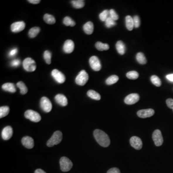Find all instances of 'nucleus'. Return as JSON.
I'll return each instance as SVG.
<instances>
[{"instance_id": "obj_1", "label": "nucleus", "mask_w": 173, "mask_h": 173, "mask_svg": "<svg viewBox=\"0 0 173 173\" xmlns=\"http://www.w3.org/2000/svg\"><path fill=\"white\" fill-rule=\"evenodd\" d=\"M93 135L97 142L101 146L107 147L109 146L110 140L106 133L100 129H96L94 131Z\"/></svg>"}, {"instance_id": "obj_2", "label": "nucleus", "mask_w": 173, "mask_h": 173, "mask_svg": "<svg viewBox=\"0 0 173 173\" xmlns=\"http://www.w3.org/2000/svg\"><path fill=\"white\" fill-rule=\"evenodd\" d=\"M62 138V133L60 131H56L53 133L52 137L48 140L47 143V145L49 147H52L54 145H57L61 142Z\"/></svg>"}, {"instance_id": "obj_3", "label": "nucleus", "mask_w": 173, "mask_h": 173, "mask_svg": "<svg viewBox=\"0 0 173 173\" xmlns=\"http://www.w3.org/2000/svg\"><path fill=\"white\" fill-rule=\"evenodd\" d=\"M24 69L28 72H33L36 70L37 65L36 62L31 58H27L23 62Z\"/></svg>"}, {"instance_id": "obj_4", "label": "nucleus", "mask_w": 173, "mask_h": 173, "mask_svg": "<svg viewBox=\"0 0 173 173\" xmlns=\"http://www.w3.org/2000/svg\"><path fill=\"white\" fill-rule=\"evenodd\" d=\"M60 167L63 172H68L73 167V164L71 160L66 157H62L60 159Z\"/></svg>"}, {"instance_id": "obj_5", "label": "nucleus", "mask_w": 173, "mask_h": 173, "mask_svg": "<svg viewBox=\"0 0 173 173\" xmlns=\"http://www.w3.org/2000/svg\"><path fill=\"white\" fill-rule=\"evenodd\" d=\"M89 79V75L86 72L85 70H82L79 72L77 77L75 81L77 85L80 86H84L86 84Z\"/></svg>"}, {"instance_id": "obj_6", "label": "nucleus", "mask_w": 173, "mask_h": 173, "mask_svg": "<svg viewBox=\"0 0 173 173\" xmlns=\"http://www.w3.org/2000/svg\"><path fill=\"white\" fill-rule=\"evenodd\" d=\"M25 116L27 119L34 122H39L41 120L40 115L32 110H28L25 113Z\"/></svg>"}, {"instance_id": "obj_7", "label": "nucleus", "mask_w": 173, "mask_h": 173, "mask_svg": "<svg viewBox=\"0 0 173 173\" xmlns=\"http://www.w3.org/2000/svg\"><path fill=\"white\" fill-rule=\"evenodd\" d=\"M40 106L43 110L46 113H49L52 109V104L48 98L43 97L40 101Z\"/></svg>"}, {"instance_id": "obj_8", "label": "nucleus", "mask_w": 173, "mask_h": 173, "mask_svg": "<svg viewBox=\"0 0 173 173\" xmlns=\"http://www.w3.org/2000/svg\"><path fill=\"white\" fill-rule=\"evenodd\" d=\"M89 65L91 68L95 71H99L101 68V65L100 60L96 56H92L89 59Z\"/></svg>"}, {"instance_id": "obj_9", "label": "nucleus", "mask_w": 173, "mask_h": 173, "mask_svg": "<svg viewBox=\"0 0 173 173\" xmlns=\"http://www.w3.org/2000/svg\"><path fill=\"white\" fill-rule=\"evenodd\" d=\"M152 139L154 141L155 145L156 146H160L162 145L164 142V140L162 135L161 131L160 130L156 129L153 132Z\"/></svg>"}, {"instance_id": "obj_10", "label": "nucleus", "mask_w": 173, "mask_h": 173, "mask_svg": "<svg viewBox=\"0 0 173 173\" xmlns=\"http://www.w3.org/2000/svg\"><path fill=\"white\" fill-rule=\"evenodd\" d=\"M52 76L55 80L60 84L65 82V77L60 71L57 69H54L52 71Z\"/></svg>"}, {"instance_id": "obj_11", "label": "nucleus", "mask_w": 173, "mask_h": 173, "mask_svg": "<svg viewBox=\"0 0 173 173\" xmlns=\"http://www.w3.org/2000/svg\"><path fill=\"white\" fill-rule=\"evenodd\" d=\"M25 27L26 24L24 22H16L11 25V31L13 33H18L23 30Z\"/></svg>"}, {"instance_id": "obj_12", "label": "nucleus", "mask_w": 173, "mask_h": 173, "mask_svg": "<svg viewBox=\"0 0 173 173\" xmlns=\"http://www.w3.org/2000/svg\"><path fill=\"white\" fill-rule=\"evenodd\" d=\"M140 100V96L137 93H132L126 97L124 100L125 104L131 105L136 104Z\"/></svg>"}, {"instance_id": "obj_13", "label": "nucleus", "mask_w": 173, "mask_h": 173, "mask_svg": "<svg viewBox=\"0 0 173 173\" xmlns=\"http://www.w3.org/2000/svg\"><path fill=\"white\" fill-rule=\"evenodd\" d=\"M130 143L131 146L137 150L141 149L143 147V142L140 138L133 136L131 138L130 140Z\"/></svg>"}, {"instance_id": "obj_14", "label": "nucleus", "mask_w": 173, "mask_h": 173, "mask_svg": "<svg viewBox=\"0 0 173 173\" xmlns=\"http://www.w3.org/2000/svg\"><path fill=\"white\" fill-rule=\"evenodd\" d=\"M155 114V111L152 109L140 110L137 112V115L138 117L142 118H145L150 117Z\"/></svg>"}, {"instance_id": "obj_15", "label": "nucleus", "mask_w": 173, "mask_h": 173, "mask_svg": "<svg viewBox=\"0 0 173 173\" xmlns=\"http://www.w3.org/2000/svg\"><path fill=\"white\" fill-rule=\"evenodd\" d=\"M13 133V128L10 126H7L3 129L1 132V136L4 140H7L12 137Z\"/></svg>"}, {"instance_id": "obj_16", "label": "nucleus", "mask_w": 173, "mask_h": 173, "mask_svg": "<svg viewBox=\"0 0 173 173\" xmlns=\"http://www.w3.org/2000/svg\"><path fill=\"white\" fill-rule=\"evenodd\" d=\"M75 45L73 41L70 40H68L65 41L63 46V50L65 53H71L73 52Z\"/></svg>"}, {"instance_id": "obj_17", "label": "nucleus", "mask_w": 173, "mask_h": 173, "mask_svg": "<svg viewBox=\"0 0 173 173\" xmlns=\"http://www.w3.org/2000/svg\"><path fill=\"white\" fill-rule=\"evenodd\" d=\"M22 143L24 146L29 149L33 148L34 146L33 139L29 136L23 137L22 139Z\"/></svg>"}, {"instance_id": "obj_18", "label": "nucleus", "mask_w": 173, "mask_h": 173, "mask_svg": "<svg viewBox=\"0 0 173 173\" xmlns=\"http://www.w3.org/2000/svg\"><path fill=\"white\" fill-rule=\"evenodd\" d=\"M55 100L56 103L62 106H65L68 104L67 99L64 95L58 94L55 97Z\"/></svg>"}, {"instance_id": "obj_19", "label": "nucleus", "mask_w": 173, "mask_h": 173, "mask_svg": "<svg viewBox=\"0 0 173 173\" xmlns=\"http://www.w3.org/2000/svg\"><path fill=\"white\" fill-rule=\"evenodd\" d=\"M83 30L86 34L88 35L92 34L94 30V25L92 22L89 21L83 26Z\"/></svg>"}, {"instance_id": "obj_20", "label": "nucleus", "mask_w": 173, "mask_h": 173, "mask_svg": "<svg viewBox=\"0 0 173 173\" xmlns=\"http://www.w3.org/2000/svg\"><path fill=\"white\" fill-rule=\"evenodd\" d=\"M2 89L4 91L11 93H14L16 91V89L15 85L12 83H6L5 84H3Z\"/></svg>"}, {"instance_id": "obj_21", "label": "nucleus", "mask_w": 173, "mask_h": 173, "mask_svg": "<svg viewBox=\"0 0 173 173\" xmlns=\"http://www.w3.org/2000/svg\"><path fill=\"white\" fill-rule=\"evenodd\" d=\"M116 49L120 55H124L125 53V46L123 41L121 40L117 41L116 44Z\"/></svg>"}, {"instance_id": "obj_22", "label": "nucleus", "mask_w": 173, "mask_h": 173, "mask_svg": "<svg viewBox=\"0 0 173 173\" xmlns=\"http://www.w3.org/2000/svg\"><path fill=\"white\" fill-rule=\"evenodd\" d=\"M125 25L128 30H132V29L134 28V24L133 19L130 16H128L125 17Z\"/></svg>"}, {"instance_id": "obj_23", "label": "nucleus", "mask_w": 173, "mask_h": 173, "mask_svg": "<svg viewBox=\"0 0 173 173\" xmlns=\"http://www.w3.org/2000/svg\"><path fill=\"white\" fill-rule=\"evenodd\" d=\"M95 47L96 49L100 51H107L109 49V46L108 44L103 43L100 41L96 43Z\"/></svg>"}, {"instance_id": "obj_24", "label": "nucleus", "mask_w": 173, "mask_h": 173, "mask_svg": "<svg viewBox=\"0 0 173 173\" xmlns=\"http://www.w3.org/2000/svg\"><path fill=\"white\" fill-rule=\"evenodd\" d=\"M43 19L46 23L49 25L54 24L56 22L55 17L53 16L48 13H46L45 15H44Z\"/></svg>"}, {"instance_id": "obj_25", "label": "nucleus", "mask_w": 173, "mask_h": 173, "mask_svg": "<svg viewBox=\"0 0 173 173\" xmlns=\"http://www.w3.org/2000/svg\"><path fill=\"white\" fill-rule=\"evenodd\" d=\"M87 95L93 100L99 101L101 99V95L99 93L93 90H89L87 92Z\"/></svg>"}, {"instance_id": "obj_26", "label": "nucleus", "mask_w": 173, "mask_h": 173, "mask_svg": "<svg viewBox=\"0 0 173 173\" xmlns=\"http://www.w3.org/2000/svg\"><path fill=\"white\" fill-rule=\"evenodd\" d=\"M18 88H19L20 89V93L22 95L26 94L28 92V89L27 88V86H26L25 84L22 81H19L16 84Z\"/></svg>"}, {"instance_id": "obj_27", "label": "nucleus", "mask_w": 173, "mask_h": 173, "mask_svg": "<svg viewBox=\"0 0 173 173\" xmlns=\"http://www.w3.org/2000/svg\"><path fill=\"white\" fill-rule=\"evenodd\" d=\"M40 29L39 27H34L31 28L28 32V36L31 38H33L37 36L40 32Z\"/></svg>"}, {"instance_id": "obj_28", "label": "nucleus", "mask_w": 173, "mask_h": 173, "mask_svg": "<svg viewBox=\"0 0 173 173\" xmlns=\"http://www.w3.org/2000/svg\"><path fill=\"white\" fill-rule=\"evenodd\" d=\"M72 6L76 9H80L85 6L84 1L82 0H74L71 1Z\"/></svg>"}, {"instance_id": "obj_29", "label": "nucleus", "mask_w": 173, "mask_h": 173, "mask_svg": "<svg viewBox=\"0 0 173 173\" xmlns=\"http://www.w3.org/2000/svg\"><path fill=\"white\" fill-rule=\"evenodd\" d=\"M136 59L138 62L141 65L146 64L147 59L144 56V54L142 52H138L136 55Z\"/></svg>"}, {"instance_id": "obj_30", "label": "nucleus", "mask_w": 173, "mask_h": 173, "mask_svg": "<svg viewBox=\"0 0 173 173\" xmlns=\"http://www.w3.org/2000/svg\"><path fill=\"white\" fill-rule=\"evenodd\" d=\"M119 77L116 75H112L106 80V84L108 85H110L112 84H115L118 81Z\"/></svg>"}, {"instance_id": "obj_31", "label": "nucleus", "mask_w": 173, "mask_h": 173, "mask_svg": "<svg viewBox=\"0 0 173 173\" xmlns=\"http://www.w3.org/2000/svg\"><path fill=\"white\" fill-rule=\"evenodd\" d=\"M63 23L66 26L74 27L76 25V22L69 16L65 17L63 20Z\"/></svg>"}, {"instance_id": "obj_32", "label": "nucleus", "mask_w": 173, "mask_h": 173, "mask_svg": "<svg viewBox=\"0 0 173 173\" xmlns=\"http://www.w3.org/2000/svg\"><path fill=\"white\" fill-rule=\"evenodd\" d=\"M10 108L8 106H1L0 107V118H3L8 115L9 113Z\"/></svg>"}, {"instance_id": "obj_33", "label": "nucleus", "mask_w": 173, "mask_h": 173, "mask_svg": "<svg viewBox=\"0 0 173 173\" xmlns=\"http://www.w3.org/2000/svg\"><path fill=\"white\" fill-rule=\"evenodd\" d=\"M150 80L152 84L156 86H160L161 85V81L160 80V78L155 75H153L151 77Z\"/></svg>"}, {"instance_id": "obj_34", "label": "nucleus", "mask_w": 173, "mask_h": 173, "mask_svg": "<svg viewBox=\"0 0 173 173\" xmlns=\"http://www.w3.org/2000/svg\"><path fill=\"white\" fill-rule=\"evenodd\" d=\"M127 77L130 79H136L139 76V74L137 72L135 71H131L128 72L127 73Z\"/></svg>"}, {"instance_id": "obj_35", "label": "nucleus", "mask_w": 173, "mask_h": 173, "mask_svg": "<svg viewBox=\"0 0 173 173\" xmlns=\"http://www.w3.org/2000/svg\"><path fill=\"white\" fill-rule=\"evenodd\" d=\"M43 57L46 63L48 65H50L51 63V58H52V53L49 51H45L44 52Z\"/></svg>"}, {"instance_id": "obj_36", "label": "nucleus", "mask_w": 173, "mask_h": 173, "mask_svg": "<svg viewBox=\"0 0 173 173\" xmlns=\"http://www.w3.org/2000/svg\"><path fill=\"white\" fill-rule=\"evenodd\" d=\"M109 15V11L108 10H105L103 12H101L99 15V18L101 21H105L108 18V16Z\"/></svg>"}, {"instance_id": "obj_37", "label": "nucleus", "mask_w": 173, "mask_h": 173, "mask_svg": "<svg viewBox=\"0 0 173 173\" xmlns=\"http://www.w3.org/2000/svg\"><path fill=\"white\" fill-rule=\"evenodd\" d=\"M116 24L115 20H113V19H112L111 17H108L105 21V26L107 28H111L116 25Z\"/></svg>"}, {"instance_id": "obj_38", "label": "nucleus", "mask_w": 173, "mask_h": 173, "mask_svg": "<svg viewBox=\"0 0 173 173\" xmlns=\"http://www.w3.org/2000/svg\"><path fill=\"white\" fill-rule=\"evenodd\" d=\"M134 27L135 28H138L140 25V17L138 16H135L133 18Z\"/></svg>"}, {"instance_id": "obj_39", "label": "nucleus", "mask_w": 173, "mask_h": 173, "mask_svg": "<svg viewBox=\"0 0 173 173\" xmlns=\"http://www.w3.org/2000/svg\"><path fill=\"white\" fill-rule=\"evenodd\" d=\"M110 17H111L113 20H117L119 19L118 15H117L116 11L113 9H111L109 11Z\"/></svg>"}, {"instance_id": "obj_40", "label": "nucleus", "mask_w": 173, "mask_h": 173, "mask_svg": "<svg viewBox=\"0 0 173 173\" xmlns=\"http://www.w3.org/2000/svg\"><path fill=\"white\" fill-rule=\"evenodd\" d=\"M21 62L19 59H15L13 60L11 62V65L14 67H17L20 65Z\"/></svg>"}, {"instance_id": "obj_41", "label": "nucleus", "mask_w": 173, "mask_h": 173, "mask_svg": "<svg viewBox=\"0 0 173 173\" xmlns=\"http://www.w3.org/2000/svg\"><path fill=\"white\" fill-rule=\"evenodd\" d=\"M18 52V50L17 48H13V49L11 50V51H10L9 52V56L10 57H13L15 55H16V54Z\"/></svg>"}, {"instance_id": "obj_42", "label": "nucleus", "mask_w": 173, "mask_h": 173, "mask_svg": "<svg viewBox=\"0 0 173 173\" xmlns=\"http://www.w3.org/2000/svg\"><path fill=\"white\" fill-rule=\"evenodd\" d=\"M167 106L170 109H173V99H168L166 101Z\"/></svg>"}, {"instance_id": "obj_43", "label": "nucleus", "mask_w": 173, "mask_h": 173, "mask_svg": "<svg viewBox=\"0 0 173 173\" xmlns=\"http://www.w3.org/2000/svg\"><path fill=\"white\" fill-rule=\"evenodd\" d=\"M107 173H121L119 169L117 168H112L108 171Z\"/></svg>"}, {"instance_id": "obj_44", "label": "nucleus", "mask_w": 173, "mask_h": 173, "mask_svg": "<svg viewBox=\"0 0 173 173\" xmlns=\"http://www.w3.org/2000/svg\"><path fill=\"white\" fill-rule=\"evenodd\" d=\"M166 78L168 80L173 82V74H171L167 75Z\"/></svg>"}, {"instance_id": "obj_45", "label": "nucleus", "mask_w": 173, "mask_h": 173, "mask_svg": "<svg viewBox=\"0 0 173 173\" xmlns=\"http://www.w3.org/2000/svg\"><path fill=\"white\" fill-rule=\"evenodd\" d=\"M29 3L32 4H38L40 3V0H29L28 1Z\"/></svg>"}, {"instance_id": "obj_46", "label": "nucleus", "mask_w": 173, "mask_h": 173, "mask_svg": "<svg viewBox=\"0 0 173 173\" xmlns=\"http://www.w3.org/2000/svg\"><path fill=\"white\" fill-rule=\"evenodd\" d=\"M35 173H46L45 171L43 170L42 169H37L35 171Z\"/></svg>"}]
</instances>
